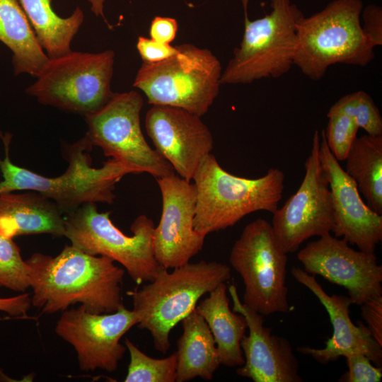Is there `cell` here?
<instances>
[{
  "label": "cell",
  "mask_w": 382,
  "mask_h": 382,
  "mask_svg": "<svg viewBox=\"0 0 382 382\" xmlns=\"http://www.w3.org/2000/svg\"><path fill=\"white\" fill-rule=\"evenodd\" d=\"M31 304L42 313L62 312L80 303L92 313H110L122 306L125 270L103 255L87 254L72 245L52 257L40 253L25 260Z\"/></svg>",
  "instance_id": "obj_1"
},
{
  "label": "cell",
  "mask_w": 382,
  "mask_h": 382,
  "mask_svg": "<svg viewBox=\"0 0 382 382\" xmlns=\"http://www.w3.org/2000/svg\"><path fill=\"white\" fill-rule=\"evenodd\" d=\"M2 140L5 158L0 159L3 180L0 195L17 190H33L53 200L64 214L68 215L86 203L112 204L115 185L134 171L119 161L110 158L101 168L91 166L93 144L85 136L73 144L62 146V154L68 161L66 170L55 178H47L13 164L9 156L11 134ZM135 174V173H134Z\"/></svg>",
  "instance_id": "obj_2"
},
{
  "label": "cell",
  "mask_w": 382,
  "mask_h": 382,
  "mask_svg": "<svg viewBox=\"0 0 382 382\" xmlns=\"http://www.w3.org/2000/svg\"><path fill=\"white\" fill-rule=\"evenodd\" d=\"M284 173L271 168L262 177L245 178L225 170L211 153L200 161L192 180L196 190L194 228L202 234L233 226L257 211L273 214L284 189Z\"/></svg>",
  "instance_id": "obj_3"
},
{
  "label": "cell",
  "mask_w": 382,
  "mask_h": 382,
  "mask_svg": "<svg viewBox=\"0 0 382 382\" xmlns=\"http://www.w3.org/2000/svg\"><path fill=\"white\" fill-rule=\"evenodd\" d=\"M231 277L230 267L216 261L189 262L172 272L162 267L152 281L127 293L139 316L138 328L148 330L155 349L166 354L171 330L195 308L202 296Z\"/></svg>",
  "instance_id": "obj_4"
},
{
  "label": "cell",
  "mask_w": 382,
  "mask_h": 382,
  "mask_svg": "<svg viewBox=\"0 0 382 382\" xmlns=\"http://www.w3.org/2000/svg\"><path fill=\"white\" fill-rule=\"evenodd\" d=\"M361 0H333L296 24L294 65L313 81L336 64L364 66L375 57L361 23Z\"/></svg>",
  "instance_id": "obj_5"
},
{
  "label": "cell",
  "mask_w": 382,
  "mask_h": 382,
  "mask_svg": "<svg viewBox=\"0 0 382 382\" xmlns=\"http://www.w3.org/2000/svg\"><path fill=\"white\" fill-rule=\"evenodd\" d=\"M245 11L243 39L233 51L221 84H245L266 78H279L294 65L297 44L296 24L303 16L291 0H271L270 12L254 21Z\"/></svg>",
  "instance_id": "obj_6"
},
{
  "label": "cell",
  "mask_w": 382,
  "mask_h": 382,
  "mask_svg": "<svg viewBox=\"0 0 382 382\" xmlns=\"http://www.w3.org/2000/svg\"><path fill=\"white\" fill-rule=\"evenodd\" d=\"M175 54L157 63L143 62L133 86L152 105L180 108L202 117L219 94L222 74L209 50L186 43Z\"/></svg>",
  "instance_id": "obj_7"
},
{
  "label": "cell",
  "mask_w": 382,
  "mask_h": 382,
  "mask_svg": "<svg viewBox=\"0 0 382 382\" xmlns=\"http://www.w3.org/2000/svg\"><path fill=\"white\" fill-rule=\"evenodd\" d=\"M65 218L64 237L72 245L119 262L138 285L152 281L162 268L154 254V223L145 214L134 220L132 236L115 226L110 212H98L96 203L84 204Z\"/></svg>",
  "instance_id": "obj_8"
},
{
  "label": "cell",
  "mask_w": 382,
  "mask_h": 382,
  "mask_svg": "<svg viewBox=\"0 0 382 382\" xmlns=\"http://www.w3.org/2000/svg\"><path fill=\"white\" fill-rule=\"evenodd\" d=\"M115 52L71 51L50 59L41 74L25 90L42 105L84 117L112 98Z\"/></svg>",
  "instance_id": "obj_9"
},
{
  "label": "cell",
  "mask_w": 382,
  "mask_h": 382,
  "mask_svg": "<svg viewBox=\"0 0 382 382\" xmlns=\"http://www.w3.org/2000/svg\"><path fill=\"white\" fill-rule=\"evenodd\" d=\"M287 261L269 221L259 218L247 224L229 256L245 286L243 303L262 316L289 312Z\"/></svg>",
  "instance_id": "obj_10"
},
{
  "label": "cell",
  "mask_w": 382,
  "mask_h": 382,
  "mask_svg": "<svg viewBox=\"0 0 382 382\" xmlns=\"http://www.w3.org/2000/svg\"><path fill=\"white\" fill-rule=\"evenodd\" d=\"M143 98L136 91L114 93L100 110L85 117L86 137L105 156L156 178L175 173L171 165L146 142L140 125Z\"/></svg>",
  "instance_id": "obj_11"
},
{
  "label": "cell",
  "mask_w": 382,
  "mask_h": 382,
  "mask_svg": "<svg viewBox=\"0 0 382 382\" xmlns=\"http://www.w3.org/2000/svg\"><path fill=\"white\" fill-rule=\"evenodd\" d=\"M320 142L319 132L316 130L299 187L272 214L274 235L287 254L296 251L313 236L330 233L334 225L331 192L319 158Z\"/></svg>",
  "instance_id": "obj_12"
},
{
  "label": "cell",
  "mask_w": 382,
  "mask_h": 382,
  "mask_svg": "<svg viewBox=\"0 0 382 382\" xmlns=\"http://www.w3.org/2000/svg\"><path fill=\"white\" fill-rule=\"evenodd\" d=\"M138 323L137 313L124 305L110 313H92L80 305L62 311L55 332L74 348L81 371L112 373L127 350L120 339Z\"/></svg>",
  "instance_id": "obj_13"
},
{
  "label": "cell",
  "mask_w": 382,
  "mask_h": 382,
  "mask_svg": "<svg viewBox=\"0 0 382 382\" xmlns=\"http://www.w3.org/2000/svg\"><path fill=\"white\" fill-rule=\"evenodd\" d=\"M303 270L345 287L354 304L382 295V267L374 253L356 250L330 233L308 243L298 255Z\"/></svg>",
  "instance_id": "obj_14"
},
{
  "label": "cell",
  "mask_w": 382,
  "mask_h": 382,
  "mask_svg": "<svg viewBox=\"0 0 382 382\" xmlns=\"http://www.w3.org/2000/svg\"><path fill=\"white\" fill-rule=\"evenodd\" d=\"M156 180L161 194L162 212L154 231V254L162 267L173 269L189 262L202 250L207 236L194 228V183L175 173Z\"/></svg>",
  "instance_id": "obj_15"
},
{
  "label": "cell",
  "mask_w": 382,
  "mask_h": 382,
  "mask_svg": "<svg viewBox=\"0 0 382 382\" xmlns=\"http://www.w3.org/2000/svg\"><path fill=\"white\" fill-rule=\"evenodd\" d=\"M144 124L155 150L180 177L191 181L214 146L201 117L180 108L154 105L147 111Z\"/></svg>",
  "instance_id": "obj_16"
},
{
  "label": "cell",
  "mask_w": 382,
  "mask_h": 382,
  "mask_svg": "<svg viewBox=\"0 0 382 382\" xmlns=\"http://www.w3.org/2000/svg\"><path fill=\"white\" fill-rule=\"evenodd\" d=\"M320 136L319 158L329 183L334 211L332 232L359 250L374 253L382 240V214L364 202L357 183L329 149L324 129Z\"/></svg>",
  "instance_id": "obj_17"
},
{
  "label": "cell",
  "mask_w": 382,
  "mask_h": 382,
  "mask_svg": "<svg viewBox=\"0 0 382 382\" xmlns=\"http://www.w3.org/2000/svg\"><path fill=\"white\" fill-rule=\"evenodd\" d=\"M228 291L233 311L245 318L249 330L241 342L245 361L236 369L237 374L255 382L303 381L290 342L264 325L263 316L241 301L234 285L229 286Z\"/></svg>",
  "instance_id": "obj_18"
},
{
  "label": "cell",
  "mask_w": 382,
  "mask_h": 382,
  "mask_svg": "<svg viewBox=\"0 0 382 382\" xmlns=\"http://www.w3.org/2000/svg\"><path fill=\"white\" fill-rule=\"evenodd\" d=\"M293 277L307 287L318 299L327 311L333 332L322 349L298 347L297 351L321 364L337 361L340 357L356 352L366 355L377 366H382V346L373 337L369 328L361 321L358 325L350 318L349 307L354 304L348 296L327 294L316 279V276L299 267L291 270Z\"/></svg>",
  "instance_id": "obj_19"
},
{
  "label": "cell",
  "mask_w": 382,
  "mask_h": 382,
  "mask_svg": "<svg viewBox=\"0 0 382 382\" xmlns=\"http://www.w3.org/2000/svg\"><path fill=\"white\" fill-rule=\"evenodd\" d=\"M28 191L0 195V233L10 238L38 233L64 237L66 218L58 205L36 191Z\"/></svg>",
  "instance_id": "obj_20"
},
{
  "label": "cell",
  "mask_w": 382,
  "mask_h": 382,
  "mask_svg": "<svg viewBox=\"0 0 382 382\" xmlns=\"http://www.w3.org/2000/svg\"><path fill=\"white\" fill-rule=\"evenodd\" d=\"M208 294L195 308L211 330L220 364L228 367L241 366L245 361L241 342L248 328L246 319L230 309L226 282Z\"/></svg>",
  "instance_id": "obj_21"
},
{
  "label": "cell",
  "mask_w": 382,
  "mask_h": 382,
  "mask_svg": "<svg viewBox=\"0 0 382 382\" xmlns=\"http://www.w3.org/2000/svg\"><path fill=\"white\" fill-rule=\"evenodd\" d=\"M0 41L12 52L15 76L37 78L50 60L18 0H0Z\"/></svg>",
  "instance_id": "obj_22"
},
{
  "label": "cell",
  "mask_w": 382,
  "mask_h": 382,
  "mask_svg": "<svg viewBox=\"0 0 382 382\" xmlns=\"http://www.w3.org/2000/svg\"><path fill=\"white\" fill-rule=\"evenodd\" d=\"M183 333L177 342V382L200 377L212 380L221 365L216 345L203 317L194 308L182 320Z\"/></svg>",
  "instance_id": "obj_23"
},
{
  "label": "cell",
  "mask_w": 382,
  "mask_h": 382,
  "mask_svg": "<svg viewBox=\"0 0 382 382\" xmlns=\"http://www.w3.org/2000/svg\"><path fill=\"white\" fill-rule=\"evenodd\" d=\"M52 0H18L37 39L50 59L71 52V44L81 26L84 14L78 6L66 18L59 16L51 6Z\"/></svg>",
  "instance_id": "obj_24"
},
{
  "label": "cell",
  "mask_w": 382,
  "mask_h": 382,
  "mask_svg": "<svg viewBox=\"0 0 382 382\" xmlns=\"http://www.w3.org/2000/svg\"><path fill=\"white\" fill-rule=\"evenodd\" d=\"M345 161V170L357 183L366 204L382 214V136L357 137Z\"/></svg>",
  "instance_id": "obj_25"
},
{
  "label": "cell",
  "mask_w": 382,
  "mask_h": 382,
  "mask_svg": "<svg viewBox=\"0 0 382 382\" xmlns=\"http://www.w3.org/2000/svg\"><path fill=\"white\" fill-rule=\"evenodd\" d=\"M125 345L130 356L125 382L175 381L176 353L163 359H155L144 353L128 338H125Z\"/></svg>",
  "instance_id": "obj_26"
},
{
  "label": "cell",
  "mask_w": 382,
  "mask_h": 382,
  "mask_svg": "<svg viewBox=\"0 0 382 382\" xmlns=\"http://www.w3.org/2000/svg\"><path fill=\"white\" fill-rule=\"evenodd\" d=\"M340 112L352 117L359 128L371 136H382V117L372 98L363 91L347 94L329 109L328 113Z\"/></svg>",
  "instance_id": "obj_27"
},
{
  "label": "cell",
  "mask_w": 382,
  "mask_h": 382,
  "mask_svg": "<svg viewBox=\"0 0 382 382\" xmlns=\"http://www.w3.org/2000/svg\"><path fill=\"white\" fill-rule=\"evenodd\" d=\"M0 287L24 292L30 287L28 266L13 238L0 233Z\"/></svg>",
  "instance_id": "obj_28"
},
{
  "label": "cell",
  "mask_w": 382,
  "mask_h": 382,
  "mask_svg": "<svg viewBox=\"0 0 382 382\" xmlns=\"http://www.w3.org/2000/svg\"><path fill=\"white\" fill-rule=\"evenodd\" d=\"M327 117L324 134L328 146L338 161H345L359 127L352 117L343 113H327Z\"/></svg>",
  "instance_id": "obj_29"
},
{
  "label": "cell",
  "mask_w": 382,
  "mask_h": 382,
  "mask_svg": "<svg viewBox=\"0 0 382 382\" xmlns=\"http://www.w3.org/2000/svg\"><path fill=\"white\" fill-rule=\"evenodd\" d=\"M348 371L339 379L340 382H378L382 377V367L372 364L363 353L356 352L345 357Z\"/></svg>",
  "instance_id": "obj_30"
},
{
  "label": "cell",
  "mask_w": 382,
  "mask_h": 382,
  "mask_svg": "<svg viewBox=\"0 0 382 382\" xmlns=\"http://www.w3.org/2000/svg\"><path fill=\"white\" fill-rule=\"evenodd\" d=\"M137 49L143 62L149 64L162 62L175 54L178 51L177 46L144 36L138 37Z\"/></svg>",
  "instance_id": "obj_31"
},
{
  "label": "cell",
  "mask_w": 382,
  "mask_h": 382,
  "mask_svg": "<svg viewBox=\"0 0 382 382\" xmlns=\"http://www.w3.org/2000/svg\"><path fill=\"white\" fill-rule=\"evenodd\" d=\"M361 28L369 42L374 48L382 45V8L375 4H369L362 8Z\"/></svg>",
  "instance_id": "obj_32"
},
{
  "label": "cell",
  "mask_w": 382,
  "mask_h": 382,
  "mask_svg": "<svg viewBox=\"0 0 382 382\" xmlns=\"http://www.w3.org/2000/svg\"><path fill=\"white\" fill-rule=\"evenodd\" d=\"M360 306L373 337L382 346V295L372 297Z\"/></svg>",
  "instance_id": "obj_33"
},
{
  "label": "cell",
  "mask_w": 382,
  "mask_h": 382,
  "mask_svg": "<svg viewBox=\"0 0 382 382\" xmlns=\"http://www.w3.org/2000/svg\"><path fill=\"white\" fill-rule=\"evenodd\" d=\"M178 28V24L175 18L156 16L151 23L149 35L155 40L170 44L175 38Z\"/></svg>",
  "instance_id": "obj_34"
},
{
  "label": "cell",
  "mask_w": 382,
  "mask_h": 382,
  "mask_svg": "<svg viewBox=\"0 0 382 382\" xmlns=\"http://www.w3.org/2000/svg\"><path fill=\"white\" fill-rule=\"evenodd\" d=\"M31 306V296L29 294H22L12 297L0 298V311L12 316L26 315Z\"/></svg>",
  "instance_id": "obj_35"
},
{
  "label": "cell",
  "mask_w": 382,
  "mask_h": 382,
  "mask_svg": "<svg viewBox=\"0 0 382 382\" xmlns=\"http://www.w3.org/2000/svg\"><path fill=\"white\" fill-rule=\"evenodd\" d=\"M91 4V9L92 12L96 16L102 17L105 22V20L103 9H104V3L105 0H87Z\"/></svg>",
  "instance_id": "obj_36"
},
{
  "label": "cell",
  "mask_w": 382,
  "mask_h": 382,
  "mask_svg": "<svg viewBox=\"0 0 382 382\" xmlns=\"http://www.w3.org/2000/svg\"><path fill=\"white\" fill-rule=\"evenodd\" d=\"M0 95H1V92H0ZM3 134L2 132L0 131V139H2V137H3Z\"/></svg>",
  "instance_id": "obj_37"
}]
</instances>
